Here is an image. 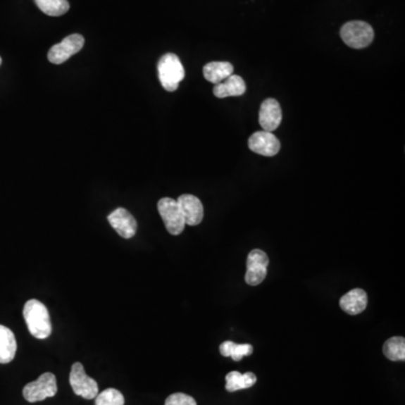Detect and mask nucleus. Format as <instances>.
Wrapping results in <instances>:
<instances>
[{"mask_svg": "<svg viewBox=\"0 0 405 405\" xmlns=\"http://www.w3.org/2000/svg\"><path fill=\"white\" fill-rule=\"evenodd\" d=\"M85 39L80 34H71L62 39V42L54 45L48 54V59L54 65H61L78 54L84 48Z\"/></svg>", "mask_w": 405, "mask_h": 405, "instance_id": "nucleus-7", "label": "nucleus"}, {"mask_svg": "<svg viewBox=\"0 0 405 405\" xmlns=\"http://www.w3.org/2000/svg\"><path fill=\"white\" fill-rule=\"evenodd\" d=\"M246 82L237 75H231L225 80L216 85L213 92L218 98L231 97V96H242L246 92Z\"/></svg>", "mask_w": 405, "mask_h": 405, "instance_id": "nucleus-14", "label": "nucleus"}, {"mask_svg": "<svg viewBox=\"0 0 405 405\" xmlns=\"http://www.w3.org/2000/svg\"><path fill=\"white\" fill-rule=\"evenodd\" d=\"M108 222L115 231L124 239H131L137 233V223L129 211L118 207L108 216Z\"/></svg>", "mask_w": 405, "mask_h": 405, "instance_id": "nucleus-10", "label": "nucleus"}, {"mask_svg": "<svg viewBox=\"0 0 405 405\" xmlns=\"http://www.w3.org/2000/svg\"><path fill=\"white\" fill-rule=\"evenodd\" d=\"M56 393V378L52 373H44L37 380L28 383L23 390V395L30 403L41 402L48 397H54Z\"/></svg>", "mask_w": 405, "mask_h": 405, "instance_id": "nucleus-4", "label": "nucleus"}, {"mask_svg": "<svg viewBox=\"0 0 405 405\" xmlns=\"http://www.w3.org/2000/svg\"><path fill=\"white\" fill-rule=\"evenodd\" d=\"M248 146L252 152L265 157H274L280 150V142L273 132H256L250 137Z\"/></svg>", "mask_w": 405, "mask_h": 405, "instance_id": "nucleus-9", "label": "nucleus"}, {"mask_svg": "<svg viewBox=\"0 0 405 405\" xmlns=\"http://www.w3.org/2000/svg\"><path fill=\"white\" fill-rule=\"evenodd\" d=\"M37 7L49 16H62L65 15L70 5L68 0H35Z\"/></svg>", "mask_w": 405, "mask_h": 405, "instance_id": "nucleus-19", "label": "nucleus"}, {"mask_svg": "<svg viewBox=\"0 0 405 405\" xmlns=\"http://www.w3.org/2000/svg\"><path fill=\"white\" fill-rule=\"evenodd\" d=\"M69 380H70V385L75 394L84 397L86 400H92L97 397V382L86 374L82 363H73Z\"/></svg>", "mask_w": 405, "mask_h": 405, "instance_id": "nucleus-6", "label": "nucleus"}, {"mask_svg": "<svg viewBox=\"0 0 405 405\" xmlns=\"http://www.w3.org/2000/svg\"><path fill=\"white\" fill-rule=\"evenodd\" d=\"M1 62H3V60H1V58H0V66H1Z\"/></svg>", "mask_w": 405, "mask_h": 405, "instance_id": "nucleus-23", "label": "nucleus"}, {"mask_svg": "<svg viewBox=\"0 0 405 405\" xmlns=\"http://www.w3.org/2000/svg\"><path fill=\"white\" fill-rule=\"evenodd\" d=\"M158 76L161 86L167 92L178 89L179 84L185 78V69L176 54H167L161 56L158 62Z\"/></svg>", "mask_w": 405, "mask_h": 405, "instance_id": "nucleus-2", "label": "nucleus"}, {"mask_svg": "<svg viewBox=\"0 0 405 405\" xmlns=\"http://www.w3.org/2000/svg\"><path fill=\"white\" fill-rule=\"evenodd\" d=\"M165 405H197L195 399L184 393H176V394L168 397Z\"/></svg>", "mask_w": 405, "mask_h": 405, "instance_id": "nucleus-22", "label": "nucleus"}, {"mask_svg": "<svg viewBox=\"0 0 405 405\" xmlns=\"http://www.w3.org/2000/svg\"><path fill=\"white\" fill-rule=\"evenodd\" d=\"M384 355L392 361H404L405 339L403 337H393L386 341L383 347Z\"/></svg>", "mask_w": 405, "mask_h": 405, "instance_id": "nucleus-18", "label": "nucleus"}, {"mask_svg": "<svg viewBox=\"0 0 405 405\" xmlns=\"http://www.w3.org/2000/svg\"><path fill=\"white\" fill-rule=\"evenodd\" d=\"M282 114L280 105L274 98H268L260 106L259 123L263 131L274 132L282 122Z\"/></svg>", "mask_w": 405, "mask_h": 405, "instance_id": "nucleus-12", "label": "nucleus"}, {"mask_svg": "<svg viewBox=\"0 0 405 405\" xmlns=\"http://www.w3.org/2000/svg\"><path fill=\"white\" fill-rule=\"evenodd\" d=\"M203 73L207 81L218 85L233 75V66L230 62L225 61L208 62L203 68Z\"/></svg>", "mask_w": 405, "mask_h": 405, "instance_id": "nucleus-15", "label": "nucleus"}, {"mask_svg": "<svg viewBox=\"0 0 405 405\" xmlns=\"http://www.w3.org/2000/svg\"><path fill=\"white\" fill-rule=\"evenodd\" d=\"M341 39L352 49L367 48L374 39V30L361 20L346 23L340 31Z\"/></svg>", "mask_w": 405, "mask_h": 405, "instance_id": "nucleus-3", "label": "nucleus"}, {"mask_svg": "<svg viewBox=\"0 0 405 405\" xmlns=\"http://www.w3.org/2000/svg\"><path fill=\"white\" fill-rule=\"evenodd\" d=\"M177 203H178L179 208L182 211L185 223L187 225L195 227L203 221L204 207L196 196L185 194V195L179 196Z\"/></svg>", "mask_w": 405, "mask_h": 405, "instance_id": "nucleus-11", "label": "nucleus"}, {"mask_svg": "<svg viewBox=\"0 0 405 405\" xmlns=\"http://www.w3.org/2000/svg\"><path fill=\"white\" fill-rule=\"evenodd\" d=\"M23 316L27 324L28 331L37 339H46L52 333V324H51L49 311L37 299H30L26 302L23 311Z\"/></svg>", "mask_w": 405, "mask_h": 405, "instance_id": "nucleus-1", "label": "nucleus"}, {"mask_svg": "<svg viewBox=\"0 0 405 405\" xmlns=\"http://www.w3.org/2000/svg\"><path fill=\"white\" fill-rule=\"evenodd\" d=\"M227 389L228 392L240 391V390L249 389L254 384L257 383V378L254 373H246L240 374L239 372H230L227 375Z\"/></svg>", "mask_w": 405, "mask_h": 405, "instance_id": "nucleus-17", "label": "nucleus"}, {"mask_svg": "<svg viewBox=\"0 0 405 405\" xmlns=\"http://www.w3.org/2000/svg\"><path fill=\"white\" fill-rule=\"evenodd\" d=\"M367 302L366 292L361 288H355L341 297L340 308L350 316H357L366 310Z\"/></svg>", "mask_w": 405, "mask_h": 405, "instance_id": "nucleus-13", "label": "nucleus"}, {"mask_svg": "<svg viewBox=\"0 0 405 405\" xmlns=\"http://www.w3.org/2000/svg\"><path fill=\"white\" fill-rule=\"evenodd\" d=\"M268 256L263 250L256 249L249 254L247 258L246 282L250 286H257L267 276L268 267Z\"/></svg>", "mask_w": 405, "mask_h": 405, "instance_id": "nucleus-8", "label": "nucleus"}, {"mask_svg": "<svg viewBox=\"0 0 405 405\" xmlns=\"http://www.w3.org/2000/svg\"><path fill=\"white\" fill-rule=\"evenodd\" d=\"M252 352H254V347L251 344H238L235 342V346H233L230 357L232 358L235 361H240L243 357L251 355Z\"/></svg>", "mask_w": 405, "mask_h": 405, "instance_id": "nucleus-21", "label": "nucleus"}, {"mask_svg": "<svg viewBox=\"0 0 405 405\" xmlns=\"http://www.w3.org/2000/svg\"><path fill=\"white\" fill-rule=\"evenodd\" d=\"M96 399V405H124L125 400L120 391L115 389H107L98 394Z\"/></svg>", "mask_w": 405, "mask_h": 405, "instance_id": "nucleus-20", "label": "nucleus"}, {"mask_svg": "<svg viewBox=\"0 0 405 405\" xmlns=\"http://www.w3.org/2000/svg\"><path fill=\"white\" fill-rule=\"evenodd\" d=\"M158 211L168 232L173 235H179L184 231L186 223L177 199L163 197L158 201Z\"/></svg>", "mask_w": 405, "mask_h": 405, "instance_id": "nucleus-5", "label": "nucleus"}, {"mask_svg": "<svg viewBox=\"0 0 405 405\" xmlns=\"http://www.w3.org/2000/svg\"><path fill=\"white\" fill-rule=\"evenodd\" d=\"M17 351V342L14 333L0 324V363H11Z\"/></svg>", "mask_w": 405, "mask_h": 405, "instance_id": "nucleus-16", "label": "nucleus"}]
</instances>
